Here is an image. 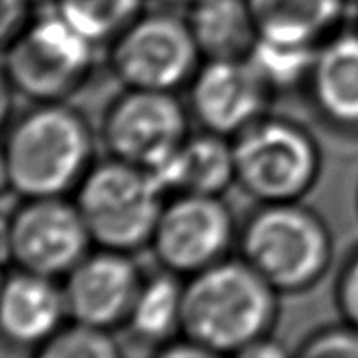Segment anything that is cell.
<instances>
[{
	"mask_svg": "<svg viewBox=\"0 0 358 358\" xmlns=\"http://www.w3.org/2000/svg\"><path fill=\"white\" fill-rule=\"evenodd\" d=\"M335 299L345 322L358 327V250H355L343 266L337 280Z\"/></svg>",
	"mask_w": 358,
	"mask_h": 358,
	"instance_id": "23",
	"label": "cell"
},
{
	"mask_svg": "<svg viewBox=\"0 0 358 358\" xmlns=\"http://www.w3.org/2000/svg\"><path fill=\"white\" fill-rule=\"evenodd\" d=\"M258 37L320 47L335 33L347 0H249Z\"/></svg>",
	"mask_w": 358,
	"mask_h": 358,
	"instance_id": "17",
	"label": "cell"
},
{
	"mask_svg": "<svg viewBox=\"0 0 358 358\" xmlns=\"http://www.w3.org/2000/svg\"><path fill=\"white\" fill-rule=\"evenodd\" d=\"M187 137V110L168 91L127 89L112 101L102 122V141L110 156L150 171Z\"/></svg>",
	"mask_w": 358,
	"mask_h": 358,
	"instance_id": "10",
	"label": "cell"
},
{
	"mask_svg": "<svg viewBox=\"0 0 358 358\" xmlns=\"http://www.w3.org/2000/svg\"><path fill=\"white\" fill-rule=\"evenodd\" d=\"M156 2H160L164 6H183V8H191V6H195L196 2H201V0H156Z\"/></svg>",
	"mask_w": 358,
	"mask_h": 358,
	"instance_id": "26",
	"label": "cell"
},
{
	"mask_svg": "<svg viewBox=\"0 0 358 358\" xmlns=\"http://www.w3.org/2000/svg\"><path fill=\"white\" fill-rule=\"evenodd\" d=\"M241 258L278 293H299L326 273L334 243L326 222L295 203L260 204L237 237Z\"/></svg>",
	"mask_w": 358,
	"mask_h": 358,
	"instance_id": "3",
	"label": "cell"
},
{
	"mask_svg": "<svg viewBox=\"0 0 358 358\" xmlns=\"http://www.w3.org/2000/svg\"><path fill=\"white\" fill-rule=\"evenodd\" d=\"M296 355L310 358H358V327L345 322L308 335Z\"/></svg>",
	"mask_w": 358,
	"mask_h": 358,
	"instance_id": "22",
	"label": "cell"
},
{
	"mask_svg": "<svg viewBox=\"0 0 358 358\" xmlns=\"http://www.w3.org/2000/svg\"><path fill=\"white\" fill-rule=\"evenodd\" d=\"M347 2H358V0H347Z\"/></svg>",
	"mask_w": 358,
	"mask_h": 358,
	"instance_id": "27",
	"label": "cell"
},
{
	"mask_svg": "<svg viewBox=\"0 0 358 358\" xmlns=\"http://www.w3.org/2000/svg\"><path fill=\"white\" fill-rule=\"evenodd\" d=\"M187 22L204 60L249 58L258 41L249 0H201Z\"/></svg>",
	"mask_w": 358,
	"mask_h": 358,
	"instance_id": "16",
	"label": "cell"
},
{
	"mask_svg": "<svg viewBox=\"0 0 358 358\" xmlns=\"http://www.w3.org/2000/svg\"><path fill=\"white\" fill-rule=\"evenodd\" d=\"M110 45V66L127 89L173 93L203 58L187 20L170 12L141 14Z\"/></svg>",
	"mask_w": 358,
	"mask_h": 358,
	"instance_id": "8",
	"label": "cell"
},
{
	"mask_svg": "<svg viewBox=\"0 0 358 358\" xmlns=\"http://www.w3.org/2000/svg\"><path fill=\"white\" fill-rule=\"evenodd\" d=\"M183 283L181 275L168 270L143 280L125 327L133 341L148 347L152 355L181 331Z\"/></svg>",
	"mask_w": 358,
	"mask_h": 358,
	"instance_id": "18",
	"label": "cell"
},
{
	"mask_svg": "<svg viewBox=\"0 0 358 358\" xmlns=\"http://www.w3.org/2000/svg\"><path fill=\"white\" fill-rule=\"evenodd\" d=\"M272 93L249 58L204 60L189 83V108L204 131L234 139L266 116Z\"/></svg>",
	"mask_w": 358,
	"mask_h": 358,
	"instance_id": "11",
	"label": "cell"
},
{
	"mask_svg": "<svg viewBox=\"0 0 358 358\" xmlns=\"http://www.w3.org/2000/svg\"><path fill=\"white\" fill-rule=\"evenodd\" d=\"M87 120L62 102H39L4 137V185L17 199L66 196L93 166Z\"/></svg>",
	"mask_w": 358,
	"mask_h": 358,
	"instance_id": "2",
	"label": "cell"
},
{
	"mask_svg": "<svg viewBox=\"0 0 358 358\" xmlns=\"http://www.w3.org/2000/svg\"><path fill=\"white\" fill-rule=\"evenodd\" d=\"M4 257L14 268L64 280L91 252L78 204L66 196L20 199L4 218Z\"/></svg>",
	"mask_w": 358,
	"mask_h": 358,
	"instance_id": "7",
	"label": "cell"
},
{
	"mask_svg": "<svg viewBox=\"0 0 358 358\" xmlns=\"http://www.w3.org/2000/svg\"><path fill=\"white\" fill-rule=\"evenodd\" d=\"M96 47L52 6L4 45V83L35 104L62 102L91 76Z\"/></svg>",
	"mask_w": 358,
	"mask_h": 358,
	"instance_id": "5",
	"label": "cell"
},
{
	"mask_svg": "<svg viewBox=\"0 0 358 358\" xmlns=\"http://www.w3.org/2000/svg\"><path fill=\"white\" fill-rule=\"evenodd\" d=\"M320 47L258 37L249 60L272 91H281L301 83L306 85Z\"/></svg>",
	"mask_w": 358,
	"mask_h": 358,
	"instance_id": "20",
	"label": "cell"
},
{
	"mask_svg": "<svg viewBox=\"0 0 358 358\" xmlns=\"http://www.w3.org/2000/svg\"><path fill=\"white\" fill-rule=\"evenodd\" d=\"M143 280L129 252L96 247L64 278L68 316L110 331L125 326Z\"/></svg>",
	"mask_w": 358,
	"mask_h": 358,
	"instance_id": "12",
	"label": "cell"
},
{
	"mask_svg": "<svg viewBox=\"0 0 358 358\" xmlns=\"http://www.w3.org/2000/svg\"><path fill=\"white\" fill-rule=\"evenodd\" d=\"M289 350L280 341H273L270 335L262 337L260 341L250 345L249 349L243 352L241 357L247 358H266V357H285Z\"/></svg>",
	"mask_w": 358,
	"mask_h": 358,
	"instance_id": "25",
	"label": "cell"
},
{
	"mask_svg": "<svg viewBox=\"0 0 358 358\" xmlns=\"http://www.w3.org/2000/svg\"><path fill=\"white\" fill-rule=\"evenodd\" d=\"M278 291L241 257L224 258L183 283L181 334L210 357H241L270 335Z\"/></svg>",
	"mask_w": 358,
	"mask_h": 358,
	"instance_id": "1",
	"label": "cell"
},
{
	"mask_svg": "<svg viewBox=\"0 0 358 358\" xmlns=\"http://www.w3.org/2000/svg\"><path fill=\"white\" fill-rule=\"evenodd\" d=\"M29 0H2V47L31 22Z\"/></svg>",
	"mask_w": 358,
	"mask_h": 358,
	"instance_id": "24",
	"label": "cell"
},
{
	"mask_svg": "<svg viewBox=\"0 0 358 358\" xmlns=\"http://www.w3.org/2000/svg\"><path fill=\"white\" fill-rule=\"evenodd\" d=\"M306 87L327 124L358 131V31L334 33L322 43Z\"/></svg>",
	"mask_w": 358,
	"mask_h": 358,
	"instance_id": "14",
	"label": "cell"
},
{
	"mask_svg": "<svg viewBox=\"0 0 358 358\" xmlns=\"http://www.w3.org/2000/svg\"><path fill=\"white\" fill-rule=\"evenodd\" d=\"M73 203L94 247L131 255L150 245L166 193L150 170L110 156L91 166Z\"/></svg>",
	"mask_w": 358,
	"mask_h": 358,
	"instance_id": "4",
	"label": "cell"
},
{
	"mask_svg": "<svg viewBox=\"0 0 358 358\" xmlns=\"http://www.w3.org/2000/svg\"><path fill=\"white\" fill-rule=\"evenodd\" d=\"M145 0H55L56 12L94 45L112 43L141 16Z\"/></svg>",
	"mask_w": 358,
	"mask_h": 358,
	"instance_id": "19",
	"label": "cell"
},
{
	"mask_svg": "<svg viewBox=\"0 0 358 358\" xmlns=\"http://www.w3.org/2000/svg\"><path fill=\"white\" fill-rule=\"evenodd\" d=\"M237 239L234 214L218 195H173L158 218L150 249L162 270L189 278L227 258Z\"/></svg>",
	"mask_w": 358,
	"mask_h": 358,
	"instance_id": "9",
	"label": "cell"
},
{
	"mask_svg": "<svg viewBox=\"0 0 358 358\" xmlns=\"http://www.w3.org/2000/svg\"><path fill=\"white\" fill-rule=\"evenodd\" d=\"M231 143L235 183L260 204L301 201L318 181L316 139L287 117L262 116Z\"/></svg>",
	"mask_w": 358,
	"mask_h": 358,
	"instance_id": "6",
	"label": "cell"
},
{
	"mask_svg": "<svg viewBox=\"0 0 358 358\" xmlns=\"http://www.w3.org/2000/svg\"><path fill=\"white\" fill-rule=\"evenodd\" d=\"M168 195H218L235 183L234 143L204 131L189 135L173 155L152 170Z\"/></svg>",
	"mask_w": 358,
	"mask_h": 358,
	"instance_id": "15",
	"label": "cell"
},
{
	"mask_svg": "<svg viewBox=\"0 0 358 358\" xmlns=\"http://www.w3.org/2000/svg\"><path fill=\"white\" fill-rule=\"evenodd\" d=\"M37 355L43 358H116L122 355L110 329L66 322Z\"/></svg>",
	"mask_w": 358,
	"mask_h": 358,
	"instance_id": "21",
	"label": "cell"
},
{
	"mask_svg": "<svg viewBox=\"0 0 358 358\" xmlns=\"http://www.w3.org/2000/svg\"><path fill=\"white\" fill-rule=\"evenodd\" d=\"M68 306L62 281L14 268L2 285V337L20 349L35 352L66 324Z\"/></svg>",
	"mask_w": 358,
	"mask_h": 358,
	"instance_id": "13",
	"label": "cell"
}]
</instances>
